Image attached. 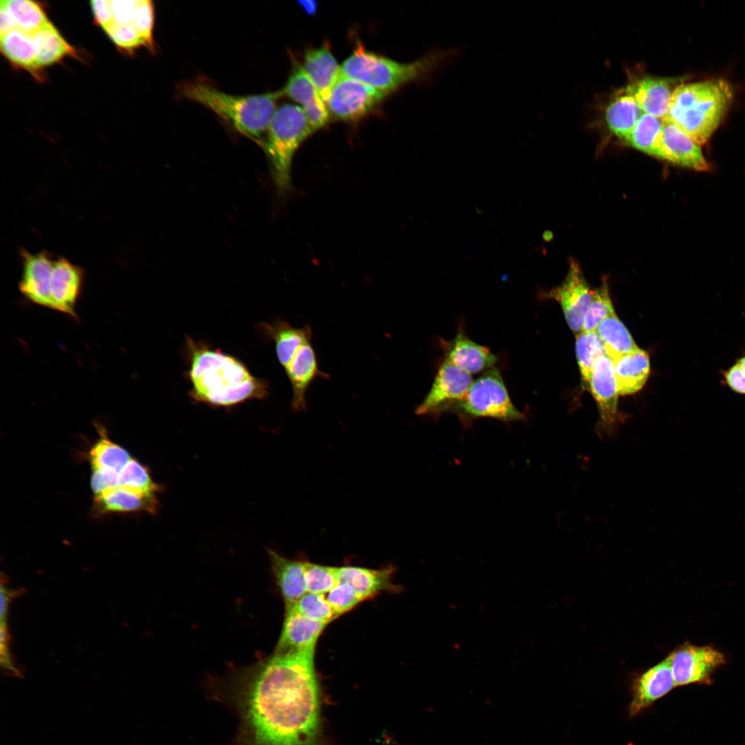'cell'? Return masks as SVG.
Masks as SVG:
<instances>
[{
	"mask_svg": "<svg viewBox=\"0 0 745 745\" xmlns=\"http://www.w3.org/2000/svg\"><path fill=\"white\" fill-rule=\"evenodd\" d=\"M315 649L274 654L257 664L242 688L248 745H321Z\"/></svg>",
	"mask_w": 745,
	"mask_h": 745,
	"instance_id": "cell-1",
	"label": "cell"
},
{
	"mask_svg": "<svg viewBox=\"0 0 745 745\" xmlns=\"http://www.w3.org/2000/svg\"><path fill=\"white\" fill-rule=\"evenodd\" d=\"M186 344L190 396L195 402L230 407L268 395V384L253 376L235 357L190 337Z\"/></svg>",
	"mask_w": 745,
	"mask_h": 745,
	"instance_id": "cell-2",
	"label": "cell"
},
{
	"mask_svg": "<svg viewBox=\"0 0 745 745\" xmlns=\"http://www.w3.org/2000/svg\"><path fill=\"white\" fill-rule=\"evenodd\" d=\"M459 54L458 48H436L417 60L404 63L368 51L357 43L341 70L345 75L388 94L410 83L430 80Z\"/></svg>",
	"mask_w": 745,
	"mask_h": 745,
	"instance_id": "cell-3",
	"label": "cell"
},
{
	"mask_svg": "<svg viewBox=\"0 0 745 745\" xmlns=\"http://www.w3.org/2000/svg\"><path fill=\"white\" fill-rule=\"evenodd\" d=\"M177 90L183 97L206 107L260 146L277 110V102L284 95L281 90L259 95H230L199 80L183 81Z\"/></svg>",
	"mask_w": 745,
	"mask_h": 745,
	"instance_id": "cell-4",
	"label": "cell"
},
{
	"mask_svg": "<svg viewBox=\"0 0 745 745\" xmlns=\"http://www.w3.org/2000/svg\"><path fill=\"white\" fill-rule=\"evenodd\" d=\"M733 95L730 84L722 79L681 83L673 92L664 121L677 126L703 145L722 121Z\"/></svg>",
	"mask_w": 745,
	"mask_h": 745,
	"instance_id": "cell-5",
	"label": "cell"
},
{
	"mask_svg": "<svg viewBox=\"0 0 745 745\" xmlns=\"http://www.w3.org/2000/svg\"><path fill=\"white\" fill-rule=\"evenodd\" d=\"M313 132L301 106L284 104L276 110L261 146L268 160L279 197H283L292 192L294 156Z\"/></svg>",
	"mask_w": 745,
	"mask_h": 745,
	"instance_id": "cell-6",
	"label": "cell"
},
{
	"mask_svg": "<svg viewBox=\"0 0 745 745\" xmlns=\"http://www.w3.org/2000/svg\"><path fill=\"white\" fill-rule=\"evenodd\" d=\"M465 428L479 418L489 417L506 423L524 421L525 414L511 401L501 372L491 368L473 381L467 393L449 410Z\"/></svg>",
	"mask_w": 745,
	"mask_h": 745,
	"instance_id": "cell-7",
	"label": "cell"
},
{
	"mask_svg": "<svg viewBox=\"0 0 745 745\" xmlns=\"http://www.w3.org/2000/svg\"><path fill=\"white\" fill-rule=\"evenodd\" d=\"M386 93L349 77L341 72L332 88L326 106L338 120L354 121L373 111Z\"/></svg>",
	"mask_w": 745,
	"mask_h": 745,
	"instance_id": "cell-8",
	"label": "cell"
},
{
	"mask_svg": "<svg viewBox=\"0 0 745 745\" xmlns=\"http://www.w3.org/2000/svg\"><path fill=\"white\" fill-rule=\"evenodd\" d=\"M473 381L470 375L443 359L428 393L416 408L415 413L436 418L448 413L466 395Z\"/></svg>",
	"mask_w": 745,
	"mask_h": 745,
	"instance_id": "cell-9",
	"label": "cell"
},
{
	"mask_svg": "<svg viewBox=\"0 0 745 745\" xmlns=\"http://www.w3.org/2000/svg\"><path fill=\"white\" fill-rule=\"evenodd\" d=\"M676 686L708 684L717 668L726 662L724 655L711 646H699L686 642L668 655Z\"/></svg>",
	"mask_w": 745,
	"mask_h": 745,
	"instance_id": "cell-10",
	"label": "cell"
},
{
	"mask_svg": "<svg viewBox=\"0 0 745 745\" xmlns=\"http://www.w3.org/2000/svg\"><path fill=\"white\" fill-rule=\"evenodd\" d=\"M592 292L579 265L571 261L563 282L548 291L539 292V297L557 301L569 328L578 334L582 332Z\"/></svg>",
	"mask_w": 745,
	"mask_h": 745,
	"instance_id": "cell-11",
	"label": "cell"
},
{
	"mask_svg": "<svg viewBox=\"0 0 745 745\" xmlns=\"http://www.w3.org/2000/svg\"><path fill=\"white\" fill-rule=\"evenodd\" d=\"M588 384L599 414L597 431L602 436L610 437L614 434L620 421L618 412L619 394L613 361L607 355L599 357L595 361Z\"/></svg>",
	"mask_w": 745,
	"mask_h": 745,
	"instance_id": "cell-12",
	"label": "cell"
},
{
	"mask_svg": "<svg viewBox=\"0 0 745 745\" xmlns=\"http://www.w3.org/2000/svg\"><path fill=\"white\" fill-rule=\"evenodd\" d=\"M279 362L285 370L291 384L292 410L304 411L307 408L306 394L308 387L317 377H327L319 368L311 337L295 346Z\"/></svg>",
	"mask_w": 745,
	"mask_h": 745,
	"instance_id": "cell-13",
	"label": "cell"
},
{
	"mask_svg": "<svg viewBox=\"0 0 745 745\" xmlns=\"http://www.w3.org/2000/svg\"><path fill=\"white\" fill-rule=\"evenodd\" d=\"M675 687L676 684L667 656L633 677L630 685L629 716L633 717L638 715Z\"/></svg>",
	"mask_w": 745,
	"mask_h": 745,
	"instance_id": "cell-14",
	"label": "cell"
},
{
	"mask_svg": "<svg viewBox=\"0 0 745 745\" xmlns=\"http://www.w3.org/2000/svg\"><path fill=\"white\" fill-rule=\"evenodd\" d=\"M83 269L63 257L54 259L50 281V308L77 319L83 287Z\"/></svg>",
	"mask_w": 745,
	"mask_h": 745,
	"instance_id": "cell-15",
	"label": "cell"
},
{
	"mask_svg": "<svg viewBox=\"0 0 745 745\" xmlns=\"http://www.w3.org/2000/svg\"><path fill=\"white\" fill-rule=\"evenodd\" d=\"M443 359L470 375L482 374L496 367L499 360L486 346L472 340L466 333L464 325L460 323L457 332L450 340L439 338Z\"/></svg>",
	"mask_w": 745,
	"mask_h": 745,
	"instance_id": "cell-16",
	"label": "cell"
},
{
	"mask_svg": "<svg viewBox=\"0 0 745 745\" xmlns=\"http://www.w3.org/2000/svg\"><path fill=\"white\" fill-rule=\"evenodd\" d=\"M22 272L19 289L28 301L50 308V281L54 259L45 250L21 252Z\"/></svg>",
	"mask_w": 745,
	"mask_h": 745,
	"instance_id": "cell-17",
	"label": "cell"
},
{
	"mask_svg": "<svg viewBox=\"0 0 745 745\" xmlns=\"http://www.w3.org/2000/svg\"><path fill=\"white\" fill-rule=\"evenodd\" d=\"M658 158L697 171H707L711 166L701 146L674 123L664 120Z\"/></svg>",
	"mask_w": 745,
	"mask_h": 745,
	"instance_id": "cell-18",
	"label": "cell"
},
{
	"mask_svg": "<svg viewBox=\"0 0 745 745\" xmlns=\"http://www.w3.org/2000/svg\"><path fill=\"white\" fill-rule=\"evenodd\" d=\"M283 95L302 108L309 124L315 128L324 126L330 120L326 102L303 66L296 62L284 87Z\"/></svg>",
	"mask_w": 745,
	"mask_h": 745,
	"instance_id": "cell-19",
	"label": "cell"
},
{
	"mask_svg": "<svg viewBox=\"0 0 745 745\" xmlns=\"http://www.w3.org/2000/svg\"><path fill=\"white\" fill-rule=\"evenodd\" d=\"M281 633L275 653H284L315 649L316 643L327 624L308 619L286 607Z\"/></svg>",
	"mask_w": 745,
	"mask_h": 745,
	"instance_id": "cell-20",
	"label": "cell"
},
{
	"mask_svg": "<svg viewBox=\"0 0 745 745\" xmlns=\"http://www.w3.org/2000/svg\"><path fill=\"white\" fill-rule=\"evenodd\" d=\"M159 507L157 497L148 496L124 486L108 488L94 496L93 509L98 515L148 512Z\"/></svg>",
	"mask_w": 745,
	"mask_h": 745,
	"instance_id": "cell-21",
	"label": "cell"
},
{
	"mask_svg": "<svg viewBox=\"0 0 745 745\" xmlns=\"http://www.w3.org/2000/svg\"><path fill=\"white\" fill-rule=\"evenodd\" d=\"M336 572L338 583L350 584L364 600L381 591L397 590V587L392 583V568L375 570L346 566L336 567Z\"/></svg>",
	"mask_w": 745,
	"mask_h": 745,
	"instance_id": "cell-22",
	"label": "cell"
},
{
	"mask_svg": "<svg viewBox=\"0 0 745 745\" xmlns=\"http://www.w3.org/2000/svg\"><path fill=\"white\" fill-rule=\"evenodd\" d=\"M667 79L646 77L626 89L633 95L644 113L663 120L667 116L673 92Z\"/></svg>",
	"mask_w": 745,
	"mask_h": 745,
	"instance_id": "cell-23",
	"label": "cell"
},
{
	"mask_svg": "<svg viewBox=\"0 0 745 745\" xmlns=\"http://www.w3.org/2000/svg\"><path fill=\"white\" fill-rule=\"evenodd\" d=\"M613 361L619 395H632L643 388L650 372V359L646 351L638 348Z\"/></svg>",
	"mask_w": 745,
	"mask_h": 745,
	"instance_id": "cell-24",
	"label": "cell"
},
{
	"mask_svg": "<svg viewBox=\"0 0 745 745\" xmlns=\"http://www.w3.org/2000/svg\"><path fill=\"white\" fill-rule=\"evenodd\" d=\"M268 555L286 606H290L307 593L304 562L289 559L272 550Z\"/></svg>",
	"mask_w": 745,
	"mask_h": 745,
	"instance_id": "cell-25",
	"label": "cell"
},
{
	"mask_svg": "<svg viewBox=\"0 0 745 745\" xmlns=\"http://www.w3.org/2000/svg\"><path fill=\"white\" fill-rule=\"evenodd\" d=\"M303 67L326 103L329 94L341 73L339 66L327 45L308 50Z\"/></svg>",
	"mask_w": 745,
	"mask_h": 745,
	"instance_id": "cell-26",
	"label": "cell"
},
{
	"mask_svg": "<svg viewBox=\"0 0 745 745\" xmlns=\"http://www.w3.org/2000/svg\"><path fill=\"white\" fill-rule=\"evenodd\" d=\"M99 432L100 437L88 453L92 470L118 477L132 457L124 448L108 438L104 428H99Z\"/></svg>",
	"mask_w": 745,
	"mask_h": 745,
	"instance_id": "cell-27",
	"label": "cell"
},
{
	"mask_svg": "<svg viewBox=\"0 0 745 745\" xmlns=\"http://www.w3.org/2000/svg\"><path fill=\"white\" fill-rule=\"evenodd\" d=\"M643 113L633 95L626 89L608 104L605 118L611 132L625 141Z\"/></svg>",
	"mask_w": 745,
	"mask_h": 745,
	"instance_id": "cell-28",
	"label": "cell"
},
{
	"mask_svg": "<svg viewBox=\"0 0 745 745\" xmlns=\"http://www.w3.org/2000/svg\"><path fill=\"white\" fill-rule=\"evenodd\" d=\"M32 34L39 68L52 65L67 55L76 54L74 49L50 21Z\"/></svg>",
	"mask_w": 745,
	"mask_h": 745,
	"instance_id": "cell-29",
	"label": "cell"
},
{
	"mask_svg": "<svg viewBox=\"0 0 745 745\" xmlns=\"http://www.w3.org/2000/svg\"><path fill=\"white\" fill-rule=\"evenodd\" d=\"M1 49L13 64L37 72V50L32 34L16 28L1 36Z\"/></svg>",
	"mask_w": 745,
	"mask_h": 745,
	"instance_id": "cell-30",
	"label": "cell"
},
{
	"mask_svg": "<svg viewBox=\"0 0 745 745\" xmlns=\"http://www.w3.org/2000/svg\"><path fill=\"white\" fill-rule=\"evenodd\" d=\"M595 331L604 344L606 355L613 361L639 348L615 313L600 322Z\"/></svg>",
	"mask_w": 745,
	"mask_h": 745,
	"instance_id": "cell-31",
	"label": "cell"
},
{
	"mask_svg": "<svg viewBox=\"0 0 745 745\" xmlns=\"http://www.w3.org/2000/svg\"><path fill=\"white\" fill-rule=\"evenodd\" d=\"M663 126V119L644 112L625 141L637 150L657 157Z\"/></svg>",
	"mask_w": 745,
	"mask_h": 745,
	"instance_id": "cell-32",
	"label": "cell"
},
{
	"mask_svg": "<svg viewBox=\"0 0 745 745\" xmlns=\"http://www.w3.org/2000/svg\"><path fill=\"white\" fill-rule=\"evenodd\" d=\"M575 352L581 377L588 384L595 361L606 355L604 344L595 331L581 332L576 335Z\"/></svg>",
	"mask_w": 745,
	"mask_h": 745,
	"instance_id": "cell-33",
	"label": "cell"
},
{
	"mask_svg": "<svg viewBox=\"0 0 745 745\" xmlns=\"http://www.w3.org/2000/svg\"><path fill=\"white\" fill-rule=\"evenodd\" d=\"M117 486L127 487L152 497H157L161 491V486L153 481L149 469L132 457L119 473Z\"/></svg>",
	"mask_w": 745,
	"mask_h": 745,
	"instance_id": "cell-34",
	"label": "cell"
},
{
	"mask_svg": "<svg viewBox=\"0 0 745 745\" xmlns=\"http://www.w3.org/2000/svg\"><path fill=\"white\" fill-rule=\"evenodd\" d=\"M12 14L17 28L32 34L48 23L46 15L41 6L29 0L4 1Z\"/></svg>",
	"mask_w": 745,
	"mask_h": 745,
	"instance_id": "cell-35",
	"label": "cell"
},
{
	"mask_svg": "<svg viewBox=\"0 0 745 745\" xmlns=\"http://www.w3.org/2000/svg\"><path fill=\"white\" fill-rule=\"evenodd\" d=\"M615 313L608 282L605 280L599 287L593 290L582 332L595 331L600 322Z\"/></svg>",
	"mask_w": 745,
	"mask_h": 745,
	"instance_id": "cell-36",
	"label": "cell"
},
{
	"mask_svg": "<svg viewBox=\"0 0 745 745\" xmlns=\"http://www.w3.org/2000/svg\"><path fill=\"white\" fill-rule=\"evenodd\" d=\"M286 607L292 608L308 619L327 624L338 617L325 594L306 593L295 604Z\"/></svg>",
	"mask_w": 745,
	"mask_h": 745,
	"instance_id": "cell-37",
	"label": "cell"
},
{
	"mask_svg": "<svg viewBox=\"0 0 745 745\" xmlns=\"http://www.w3.org/2000/svg\"><path fill=\"white\" fill-rule=\"evenodd\" d=\"M307 593L326 594L338 584L336 567L304 562Z\"/></svg>",
	"mask_w": 745,
	"mask_h": 745,
	"instance_id": "cell-38",
	"label": "cell"
},
{
	"mask_svg": "<svg viewBox=\"0 0 745 745\" xmlns=\"http://www.w3.org/2000/svg\"><path fill=\"white\" fill-rule=\"evenodd\" d=\"M325 597L336 614L339 616L346 613L364 599L348 584L339 582Z\"/></svg>",
	"mask_w": 745,
	"mask_h": 745,
	"instance_id": "cell-39",
	"label": "cell"
},
{
	"mask_svg": "<svg viewBox=\"0 0 745 745\" xmlns=\"http://www.w3.org/2000/svg\"><path fill=\"white\" fill-rule=\"evenodd\" d=\"M113 42L120 48L132 50L140 46L148 44L134 26L130 24H119L115 21L104 28Z\"/></svg>",
	"mask_w": 745,
	"mask_h": 745,
	"instance_id": "cell-40",
	"label": "cell"
},
{
	"mask_svg": "<svg viewBox=\"0 0 745 745\" xmlns=\"http://www.w3.org/2000/svg\"><path fill=\"white\" fill-rule=\"evenodd\" d=\"M154 6L152 1L139 0L132 25L145 39L149 48H153Z\"/></svg>",
	"mask_w": 745,
	"mask_h": 745,
	"instance_id": "cell-41",
	"label": "cell"
},
{
	"mask_svg": "<svg viewBox=\"0 0 745 745\" xmlns=\"http://www.w3.org/2000/svg\"><path fill=\"white\" fill-rule=\"evenodd\" d=\"M139 0H112L110 5L114 21L119 24L132 23L137 12Z\"/></svg>",
	"mask_w": 745,
	"mask_h": 745,
	"instance_id": "cell-42",
	"label": "cell"
},
{
	"mask_svg": "<svg viewBox=\"0 0 745 745\" xmlns=\"http://www.w3.org/2000/svg\"><path fill=\"white\" fill-rule=\"evenodd\" d=\"M90 5L95 21L103 29L114 21L110 1L93 0Z\"/></svg>",
	"mask_w": 745,
	"mask_h": 745,
	"instance_id": "cell-43",
	"label": "cell"
},
{
	"mask_svg": "<svg viewBox=\"0 0 745 745\" xmlns=\"http://www.w3.org/2000/svg\"><path fill=\"white\" fill-rule=\"evenodd\" d=\"M724 380L734 392L745 395V375L736 363L723 373Z\"/></svg>",
	"mask_w": 745,
	"mask_h": 745,
	"instance_id": "cell-44",
	"label": "cell"
},
{
	"mask_svg": "<svg viewBox=\"0 0 745 745\" xmlns=\"http://www.w3.org/2000/svg\"><path fill=\"white\" fill-rule=\"evenodd\" d=\"M1 24H0V32L1 36L3 35L10 31L17 28V26L14 18L5 3L4 1H1Z\"/></svg>",
	"mask_w": 745,
	"mask_h": 745,
	"instance_id": "cell-45",
	"label": "cell"
},
{
	"mask_svg": "<svg viewBox=\"0 0 745 745\" xmlns=\"http://www.w3.org/2000/svg\"><path fill=\"white\" fill-rule=\"evenodd\" d=\"M10 593L3 589L1 586V622H6V615L8 612V603L10 602Z\"/></svg>",
	"mask_w": 745,
	"mask_h": 745,
	"instance_id": "cell-46",
	"label": "cell"
},
{
	"mask_svg": "<svg viewBox=\"0 0 745 745\" xmlns=\"http://www.w3.org/2000/svg\"><path fill=\"white\" fill-rule=\"evenodd\" d=\"M301 3L304 9L306 10V11L308 12L309 14L315 11L316 5L315 3V1H302Z\"/></svg>",
	"mask_w": 745,
	"mask_h": 745,
	"instance_id": "cell-47",
	"label": "cell"
},
{
	"mask_svg": "<svg viewBox=\"0 0 745 745\" xmlns=\"http://www.w3.org/2000/svg\"><path fill=\"white\" fill-rule=\"evenodd\" d=\"M737 364L739 365V366L740 367L741 370H742L743 373L745 375V356H744V357H741L739 359H738Z\"/></svg>",
	"mask_w": 745,
	"mask_h": 745,
	"instance_id": "cell-48",
	"label": "cell"
}]
</instances>
